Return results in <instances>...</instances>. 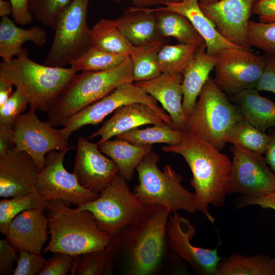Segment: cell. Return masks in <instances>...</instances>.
Wrapping results in <instances>:
<instances>
[{
  "instance_id": "52a82bcc",
  "label": "cell",
  "mask_w": 275,
  "mask_h": 275,
  "mask_svg": "<svg viewBox=\"0 0 275 275\" xmlns=\"http://www.w3.org/2000/svg\"><path fill=\"white\" fill-rule=\"evenodd\" d=\"M243 119L237 106L230 101L210 76L187 117L185 130L200 135L221 151L227 143L232 127Z\"/></svg>"
},
{
  "instance_id": "ffe728a7",
  "label": "cell",
  "mask_w": 275,
  "mask_h": 275,
  "mask_svg": "<svg viewBox=\"0 0 275 275\" xmlns=\"http://www.w3.org/2000/svg\"><path fill=\"white\" fill-rule=\"evenodd\" d=\"M182 81L181 73H161L155 78L134 84L161 104L175 129L185 131L187 116L182 106Z\"/></svg>"
},
{
  "instance_id": "db71d44e",
  "label": "cell",
  "mask_w": 275,
  "mask_h": 275,
  "mask_svg": "<svg viewBox=\"0 0 275 275\" xmlns=\"http://www.w3.org/2000/svg\"><path fill=\"white\" fill-rule=\"evenodd\" d=\"M183 0H160L161 4L166 3H178L182 2Z\"/></svg>"
},
{
  "instance_id": "2e32d148",
  "label": "cell",
  "mask_w": 275,
  "mask_h": 275,
  "mask_svg": "<svg viewBox=\"0 0 275 275\" xmlns=\"http://www.w3.org/2000/svg\"><path fill=\"white\" fill-rule=\"evenodd\" d=\"M257 1L220 0L207 4L199 3V6L226 40L237 47L250 49L248 25Z\"/></svg>"
},
{
  "instance_id": "e575fe53",
  "label": "cell",
  "mask_w": 275,
  "mask_h": 275,
  "mask_svg": "<svg viewBox=\"0 0 275 275\" xmlns=\"http://www.w3.org/2000/svg\"><path fill=\"white\" fill-rule=\"evenodd\" d=\"M128 57L91 46L81 56L72 61L69 65L77 72L100 71L117 67Z\"/></svg>"
},
{
  "instance_id": "7a4b0ae2",
  "label": "cell",
  "mask_w": 275,
  "mask_h": 275,
  "mask_svg": "<svg viewBox=\"0 0 275 275\" xmlns=\"http://www.w3.org/2000/svg\"><path fill=\"white\" fill-rule=\"evenodd\" d=\"M163 151L181 155L188 165L193 178L197 210L213 225L215 219L209 212L212 205L222 208L225 204L231 174L232 161L200 135L185 130L181 142L161 148Z\"/></svg>"
},
{
  "instance_id": "ab89813d",
  "label": "cell",
  "mask_w": 275,
  "mask_h": 275,
  "mask_svg": "<svg viewBox=\"0 0 275 275\" xmlns=\"http://www.w3.org/2000/svg\"><path fill=\"white\" fill-rule=\"evenodd\" d=\"M28 104L26 97L16 88L7 101L0 106V123L13 129L16 118L23 113Z\"/></svg>"
},
{
  "instance_id": "d590c367",
  "label": "cell",
  "mask_w": 275,
  "mask_h": 275,
  "mask_svg": "<svg viewBox=\"0 0 275 275\" xmlns=\"http://www.w3.org/2000/svg\"><path fill=\"white\" fill-rule=\"evenodd\" d=\"M198 48L184 43L164 44L157 55L161 73H181L193 58Z\"/></svg>"
},
{
  "instance_id": "3957f363",
  "label": "cell",
  "mask_w": 275,
  "mask_h": 275,
  "mask_svg": "<svg viewBox=\"0 0 275 275\" xmlns=\"http://www.w3.org/2000/svg\"><path fill=\"white\" fill-rule=\"evenodd\" d=\"M45 211L50 240L42 249L44 253L60 252L77 256L105 249L112 239L88 210L70 208L60 200H50Z\"/></svg>"
},
{
  "instance_id": "681fc988",
  "label": "cell",
  "mask_w": 275,
  "mask_h": 275,
  "mask_svg": "<svg viewBox=\"0 0 275 275\" xmlns=\"http://www.w3.org/2000/svg\"><path fill=\"white\" fill-rule=\"evenodd\" d=\"M269 135V142L264 152L265 159L275 174V134Z\"/></svg>"
},
{
  "instance_id": "8992f818",
  "label": "cell",
  "mask_w": 275,
  "mask_h": 275,
  "mask_svg": "<svg viewBox=\"0 0 275 275\" xmlns=\"http://www.w3.org/2000/svg\"><path fill=\"white\" fill-rule=\"evenodd\" d=\"M158 160V155L153 150L144 157L136 168L139 184L132 191L145 206L161 205L171 213L179 210L196 212L194 193L182 186L183 176L169 164L161 171Z\"/></svg>"
},
{
  "instance_id": "b9f144b4",
  "label": "cell",
  "mask_w": 275,
  "mask_h": 275,
  "mask_svg": "<svg viewBox=\"0 0 275 275\" xmlns=\"http://www.w3.org/2000/svg\"><path fill=\"white\" fill-rule=\"evenodd\" d=\"M18 253L17 265L13 274L38 275L46 261L41 254L30 253L23 250Z\"/></svg>"
},
{
  "instance_id": "44dd1931",
  "label": "cell",
  "mask_w": 275,
  "mask_h": 275,
  "mask_svg": "<svg viewBox=\"0 0 275 275\" xmlns=\"http://www.w3.org/2000/svg\"><path fill=\"white\" fill-rule=\"evenodd\" d=\"M146 124H167L147 105L130 103L117 108L111 118L87 139L92 140L99 136L100 139L97 142L99 144L113 136Z\"/></svg>"
},
{
  "instance_id": "4dcf8cb0",
  "label": "cell",
  "mask_w": 275,
  "mask_h": 275,
  "mask_svg": "<svg viewBox=\"0 0 275 275\" xmlns=\"http://www.w3.org/2000/svg\"><path fill=\"white\" fill-rule=\"evenodd\" d=\"M184 132V130L176 129L168 124L154 125L144 129L135 128L116 137L140 145H151L155 143L176 145L181 142Z\"/></svg>"
},
{
  "instance_id": "bcb514c9",
  "label": "cell",
  "mask_w": 275,
  "mask_h": 275,
  "mask_svg": "<svg viewBox=\"0 0 275 275\" xmlns=\"http://www.w3.org/2000/svg\"><path fill=\"white\" fill-rule=\"evenodd\" d=\"M12 7V16L14 21L22 25L32 23L33 15L29 9V0H9Z\"/></svg>"
},
{
  "instance_id": "816d5d0a",
  "label": "cell",
  "mask_w": 275,
  "mask_h": 275,
  "mask_svg": "<svg viewBox=\"0 0 275 275\" xmlns=\"http://www.w3.org/2000/svg\"><path fill=\"white\" fill-rule=\"evenodd\" d=\"M116 3H120L123 0H112ZM133 7L139 8H151L161 4L160 0H130Z\"/></svg>"
},
{
  "instance_id": "4fadbf2b",
  "label": "cell",
  "mask_w": 275,
  "mask_h": 275,
  "mask_svg": "<svg viewBox=\"0 0 275 275\" xmlns=\"http://www.w3.org/2000/svg\"><path fill=\"white\" fill-rule=\"evenodd\" d=\"M228 193L260 196L275 192V174L260 154L233 145Z\"/></svg>"
},
{
  "instance_id": "83f0119b",
  "label": "cell",
  "mask_w": 275,
  "mask_h": 275,
  "mask_svg": "<svg viewBox=\"0 0 275 275\" xmlns=\"http://www.w3.org/2000/svg\"><path fill=\"white\" fill-rule=\"evenodd\" d=\"M98 145L100 151L117 164L118 174L126 181L132 179L137 166L144 157L152 150L150 145L134 144L117 138Z\"/></svg>"
},
{
  "instance_id": "d4e9b609",
  "label": "cell",
  "mask_w": 275,
  "mask_h": 275,
  "mask_svg": "<svg viewBox=\"0 0 275 275\" xmlns=\"http://www.w3.org/2000/svg\"><path fill=\"white\" fill-rule=\"evenodd\" d=\"M256 89L243 90L231 95V100L243 118L259 130L265 132L275 128V102L261 96Z\"/></svg>"
},
{
  "instance_id": "f35d334b",
  "label": "cell",
  "mask_w": 275,
  "mask_h": 275,
  "mask_svg": "<svg viewBox=\"0 0 275 275\" xmlns=\"http://www.w3.org/2000/svg\"><path fill=\"white\" fill-rule=\"evenodd\" d=\"M248 37L251 46L265 53H275V22L264 23L250 20Z\"/></svg>"
},
{
  "instance_id": "f907efd6",
  "label": "cell",
  "mask_w": 275,
  "mask_h": 275,
  "mask_svg": "<svg viewBox=\"0 0 275 275\" xmlns=\"http://www.w3.org/2000/svg\"><path fill=\"white\" fill-rule=\"evenodd\" d=\"M12 86L8 81L0 79V106L7 101L12 93Z\"/></svg>"
},
{
  "instance_id": "9a60e30c",
  "label": "cell",
  "mask_w": 275,
  "mask_h": 275,
  "mask_svg": "<svg viewBox=\"0 0 275 275\" xmlns=\"http://www.w3.org/2000/svg\"><path fill=\"white\" fill-rule=\"evenodd\" d=\"M196 230L189 220L177 212L170 215L167 224L170 251L189 264L195 272L201 275H215L222 258L216 248L213 250L194 245L191 241Z\"/></svg>"
},
{
  "instance_id": "8fae6325",
  "label": "cell",
  "mask_w": 275,
  "mask_h": 275,
  "mask_svg": "<svg viewBox=\"0 0 275 275\" xmlns=\"http://www.w3.org/2000/svg\"><path fill=\"white\" fill-rule=\"evenodd\" d=\"M213 80L225 93L234 95L256 89L263 73L265 57L250 49L225 48L216 55Z\"/></svg>"
},
{
  "instance_id": "f5cc1de1",
  "label": "cell",
  "mask_w": 275,
  "mask_h": 275,
  "mask_svg": "<svg viewBox=\"0 0 275 275\" xmlns=\"http://www.w3.org/2000/svg\"><path fill=\"white\" fill-rule=\"evenodd\" d=\"M12 13V7L10 1L0 0V16H8Z\"/></svg>"
},
{
  "instance_id": "f6af8a7d",
  "label": "cell",
  "mask_w": 275,
  "mask_h": 275,
  "mask_svg": "<svg viewBox=\"0 0 275 275\" xmlns=\"http://www.w3.org/2000/svg\"><path fill=\"white\" fill-rule=\"evenodd\" d=\"M16 251L7 240H0V273L13 274V264L16 258Z\"/></svg>"
},
{
  "instance_id": "8d00e7d4",
  "label": "cell",
  "mask_w": 275,
  "mask_h": 275,
  "mask_svg": "<svg viewBox=\"0 0 275 275\" xmlns=\"http://www.w3.org/2000/svg\"><path fill=\"white\" fill-rule=\"evenodd\" d=\"M70 272L71 275H106L114 273L105 249L76 256Z\"/></svg>"
},
{
  "instance_id": "7c38bea8",
  "label": "cell",
  "mask_w": 275,
  "mask_h": 275,
  "mask_svg": "<svg viewBox=\"0 0 275 275\" xmlns=\"http://www.w3.org/2000/svg\"><path fill=\"white\" fill-rule=\"evenodd\" d=\"M72 147L53 150L45 156L43 169L39 173L36 190L48 200H60L78 205L97 199L99 194L86 189L73 173L65 168V155Z\"/></svg>"
},
{
  "instance_id": "f546056e",
  "label": "cell",
  "mask_w": 275,
  "mask_h": 275,
  "mask_svg": "<svg viewBox=\"0 0 275 275\" xmlns=\"http://www.w3.org/2000/svg\"><path fill=\"white\" fill-rule=\"evenodd\" d=\"M92 46L129 56L134 50L118 27L117 19H101L91 29Z\"/></svg>"
},
{
  "instance_id": "484cf974",
  "label": "cell",
  "mask_w": 275,
  "mask_h": 275,
  "mask_svg": "<svg viewBox=\"0 0 275 275\" xmlns=\"http://www.w3.org/2000/svg\"><path fill=\"white\" fill-rule=\"evenodd\" d=\"M14 22L8 16L2 17L0 22V56L6 61L19 54H28L22 47L26 42L42 47L46 41L47 34L44 29L37 26L23 29Z\"/></svg>"
},
{
  "instance_id": "74e56055",
  "label": "cell",
  "mask_w": 275,
  "mask_h": 275,
  "mask_svg": "<svg viewBox=\"0 0 275 275\" xmlns=\"http://www.w3.org/2000/svg\"><path fill=\"white\" fill-rule=\"evenodd\" d=\"M72 0H29V9L36 19L54 31L57 22Z\"/></svg>"
},
{
  "instance_id": "277c9868",
  "label": "cell",
  "mask_w": 275,
  "mask_h": 275,
  "mask_svg": "<svg viewBox=\"0 0 275 275\" xmlns=\"http://www.w3.org/2000/svg\"><path fill=\"white\" fill-rule=\"evenodd\" d=\"M71 67L40 64L21 54L0 64V79L19 89L30 107L47 112L77 74Z\"/></svg>"
},
{
  "instance_id": "e0dca14e",
  "label": "cell",
  "mask_w": 275,
  "mask_h": 275,
  "mask_svg": "<svg viewBox=\"0 0 275 275\" xmlns=\"http://www.w3.org/2000/svg\"><path fill=\"white\" fill-rule=\"evenodd\" d=\"M118 173L117 164L102 154L97 143L78 137L72 173L82 186L100 194Z\"/></svg>"
},
{
  "instance_id": "f1b7e54d",
  "label": "cell",
  "mask_w": 275,
  "mask_h": 275,
  "mask_svg": "<svg viewBox=\"0 0 275 275\" xmlns=\"http://www.w3.org/2000/svg\"><path fill=\"white\" fill-rule=\"evenodd\" d=\"M215 275H275V257L233 253L221 259Z\"/></svg>"
},
{
  "instance_id": "603a6c76",
  "label": "cell",
  "mask_w": 275,
  "mask_h": 275,
  "mask_svg": "<svg viewBox=\"0 0 275 275\" xmlns=\"http://www.w3.org/2000/svg\"><path fill=\"white\" fill-rule=\"evenodd\" d=\"M163 5L164 6L161 8L179 13L189 19L204 40L206 52L208 54L216 56L225 48L237 47L219 34L212 21L201 10L199 0H183L178 3Z\"/></svg>"
},
{
  "instance_id": "30bf717a",
  "label": "cell",
  "mask_w": 275,
  "mask_h": 275,
  "mask_svg": "<svg viewBox=\"0 0 275 275\" xmlns=\"http://www.w3.org/2000/svg\"><path fill=\"white\" fill-rule=\"evenodd\" d=\"M147 105L168 125L174 128L169 115L157 104V101L133 82H124L112 92L66 119L59 130L60 135L68 141L71 135L86 125H97L119 107L130 103Z\"/></svg>"
},
{
  "instance_id": "836d02e7",
  "label": "cell",
  "mask_w": 275,
  "mask_h": 275,
  "mask_svg": "<svg viewBox=\"0 0 275 275\" xmlns=\"http://www.w3.org/2000/svg\"><path fill=\"white\" fill-rule=\"evenodd\" d=\"M269 140V134L259 130L243 119L232 127L227 142L262 154L265 151Z\"/></svg>"
},
{
  "instance_id": "d6986e66",
  "label": "cell",
  "mask_w": 275,
  "mask_h": 275,
  "mask_svg": "<svg viewBox=\"0 0 275 275\" xmlns=\"http://www.w3.org/2000/svg\"><path fill=\"white\" fill-rule=\"evenodd\" d=\"M45 210L33 208L16 215L10 223L6 239L17 252L41 254L48 239V220Z\"/></svg>"
},
{
  "instance_id": "7dc6e473",
  "label": "cell",
  "mask_w": 275,
  "mask_h": 275,
  "mask_svg": "<svg viewBox=\"0 0 275 275\" xmlns=\"http://www.w3.org/2000/svg\"><path fill=\"white\" fill-rule=\"evenodd\" d=\"M253 14L258 17L259 22H275V0H257L253 9Z\"/></svg>"
},
{
  "instance_id": "5bb4252c",
  "label": "cell",
  "mask_w": 275,
  "mask_h": 275,
  "mask_svg": "<svg viewBox=\"0 0 275 275\" xmlns=\"http://www.w3.org/2000/svg\"><path fill=\"white\" fill-rule=\"evenodd\" d=\"M13 129L15 147L31 156L39 172L44 168L47 153L69 147L68 141L60 135L59 130L48 121L40 120L36 110L32 107L16 118Z\"/></svg>"
},
{
  "instance_id": "4316f807",
  "label": "cell",
  "mask_w": 275,
  "mask_h": 275,
  "mask_svg": "<svg viewBox=\"0 0 275 275\" xmlns=\"http://www.w3.org/2000/svg\"><path fill=\"white\" fill-rule=\"evenodd\" d=\"M148 9L155 12L158 29L163 38L172 37L180 43L197 48L206 46L203 38L184 15L161 7Z\"/></svg>"
},
{
  "instance_id": "ac0fdd59",
  "label": "cell",
  "mask_w": 275,
  "mask_h": 275,
  "mask_svg": "<svg viewBox=\"0 0 275 275\" xmlns=\"http://www.w3.org/2000/svg\"><path fill=\"white\" fill-rule=\"evenodd\" d=\"M39 172L31 156L15 147L0 157V196L12 198L36 190Z\"/></svg>"
},
{
  "instance_id": "ba28073f",
  "label": "cell",
  "mask_w": 275,
  "mask_h": 275,
  "mask_svg": "<svg viewBox=\"0 0 275 275\" xmlns=\"http://www.w3.org/2000/svg\"><path fill=\"white\" fill-rule=\"evenodd\" d=\"M126 181L118 174L97 199L77 207L90 211L99 228L112 238L132 223L145 207Z\"/></svg>"
},
{
  "instance_id": "d6a6232c",
  "label": "cell",
  "mask_w": 275,
  "mask_h": 275,
  "mask_svg": "<svg viewBox=\"0 0 275 275\" xmlns=\"http://www.w3.org/2000/svg\"><path fill=\"white\" fill-rule=\"evenodd\" d=\"M48 200L36 190L0 201V232L5 235L10 223L20 213L33 208L45 210Z\"/></svg>"
},
{
  "instance_id": "9c48e42d",
  "label": "cell",
  "mask_w": 275,
  "mask_h": 275,
  "mask_svg": "<svg viewBox=\"0 0 275 275\" xmlns=\"http://www.w3.org/2000/svg\"><path fill=\"white\" fill-rule=\"evenodd\" d=\"M89 1L72 0L62 13L44 64L65 67L92 46L91 29L86 20Z\"/></svg>"
},
{
  "instance_id": "7bdbcfd3",
  "label": "cell",
  "mask_w": 275,
  "mask_h": 275,
  "mask_svg": "<svg viewBox=\"0 0 275 275\" xmlns=\"http://www.w3.org/2000/svg\"><path fill=\"white\" fill-rule=\"evenodd\" d=\"M265 57L264 69L256 89L275 94V53H265Z\"/></svg>"
},
{
  "instance_id": "cb8c5ba5",
  "label": "cell",
  "mask_w": 275,
  "mask_h": 275,
  "mask_svg": "<svg viewBox=\"0 0 275 275\" xmlns=\"http://www.w3.org/2000/svg\"><path fill=\"white\" fill-rule=\"evenodd\" d=\"M216 60V56L206 53V46L199 47L184 69L182 73V106L187 117L191 113Z\"/></svg>"
},
{
  "instance_id": "1f68e13d",
  "label": "cell",
  "mask_w": 275,
  "mask_h": 275,
  "mask_svg": "<svg viewBox=\"0 0 275 275\" xmlns=\"http://www.w3.org/2000/svg\"><path fill=\"white\" fill-rule=\"evenodd\" d=\"M166 41H163L135 47L134 50L129 56L134 82L149 80L161 74L157 55L162 46L166 44Z\"/></svg>"
},
{
  "instance_id": "7402d4cb",
  "label": "cell",
  "mask_w": 275,
  "mask_h": 275,
  "mask_svg": "<svg viewBox=\"0 0 275 275\" xmlns=\"http://www.w3.org/2000/svg\"><path fill=\"white\" fill-rule=\"evenodd\" d=\"M121 33L134 46L166 41L160 34L155 13L148 8L131 7L117 18Z\"/></svg>"
},
{
  "instance_id": "60d3db41",
  "label": "cell",
  "mask_w": 275,
  "mask_h": 275,
  "mask_svg": "<svg viewBox=\"0 0 275 275\" xmlns=\"http://www.w3.org/2000/svg\"><path fill=\"white\" fill-rule=\"evenodd\" d=\"M46 260L38 275H66L74 265L76 256L57 252Z\"/></svg>"
},
{
  "instance_id": "ee69618b",
  "label": "cell",
  "mask_w": 275,
  "mask_h": 275,
  "mask_svg": "<svg viewBox=\"0 0 275 275\" xmlns=\"http://www.w3.org/2000/svg\"><path fill=\"white\" fill-rule=\"evenodd\" d=\"M235 205L238 208L258 205L262 208L275 210V192L268 193L260 196H240L236 199Z\"/></svg>"
},
{
  "instance_id": "11a10c76",
  "label": "cell",
  "mask_w": 275,
  "mask_h": 275,
  "mask_svg": "<svg viewBox=\"0 0 275 275\" xmlns=\"http://www.w3.org/2000/svg\"><path fill=\"white\" fill-rule=\"evenodd\" d=\"M199 3L203 4H210L218 2L220 0H199Z\"/></svg>"
},
{
  "instance_id": "c3c4849f",
  "label": "cell",
  "mask_w": 275,
  "mask_h": 275,
  "mask_svg": "<svg viewBox=\"0 0 275 275\" xmlns=\"http://www.w3.org/2000/svg\"><path fill=\"white\" fill-rule=\"evenodd\" d=\"M15 147L13 129L0 123V157Z\"/></svg>"
},
{
  "instance_id": "5b68a950",
  "label": "cell",
  "mask_w": 275,
  "mask_h": 275,
  "mask_svg": "<svg viewBox=\"0 0 275 275\" xmlns=\"http://www.w3.org/2000/svg\"><path fill=\"white\" fill-rule=\"evenodd\" d=\"M133 82L128 56L112 69L76 74L58 100L47 112L48 121L54 127L68 118L112 92L124 82Z\"/></svg>"
},
{
  "instance_id": "6da1fadb",
  "label": "cell",
  "mask_w": 275,
  "mask_h": 275,
  "mask_svg": "<svg viewBox=\"0 0 275 275\" xmlns=\"http://www.w3.org/2000/svg\"><path fill=\"white\" fill-rule=\"evenodd\" d=\"M170 211L159 205L145 206L139 216L105 248L114 273L154 275L164 271L171 252L167 224Z\"/></svg>"
}]
</instances>
